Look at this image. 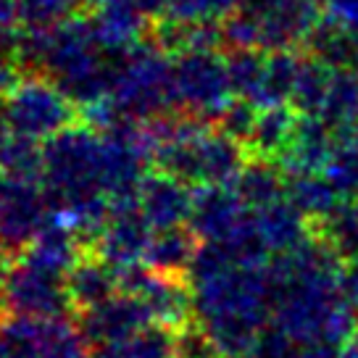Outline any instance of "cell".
<instances>
[{"label": "cell", "mask_w": 358, "mask_h": 358, "mask_svg": "<svg viewBox=\"0 0 358 358\" xmlns=\"http://www.w3.org/2000/svg\"><path fill=\"white\" fill-rule=\"evenodd\" d=\"M6 122L19 137H56L58 132L66 129L71 119V106L64 98L61 87H50L45 82L29 79L19 82L11 90L6 101Z\"/></svg>", "instance_id": "obj_2"}, {"label": "cell", "mask_w": 358, "mask_h": 358, "mask_svg": "<svg viewBox=\"0 0 358 358\" xmlns=\"http://www.w3.org/2000/svg\"><path fill=\"white\" fill-rule=\"evenodd\" d=\"M122 285L119 280V271H113L111 264L106 261H77L74 266L69 268L66 277V292L69 298L85 308H92L98 303L108 301L116 295V287Z\"/></svg>", "instance_id": "obj_10"}, {"label": "cell", "mask_w": 358, "mask_h": 358, "mask_svg": "<svg viewBox=\"0 0 358 358\" xmlns=\"http://www.w3.org/2000/svg\"><path fill=\"white\" fill-rule=\"evenodd\" d=\"M195 256H198L195 240H192V232H187L185 227L161 229L148 250L150 266L161 274H179L190 261H195Z\"/></svg>", "instance_id": "obj_11"}, {"label": "cell", "mask_w": 358, "mask_h": 358, "mask_svg": "<svg viewBox=\"0 0 358 358\" xmlns=\"http://www.w3.org/2000/svg\"><path fill=\"white\" fill-rule=\"evenodd\" d=\"M71 3L74 0H16L19 13H22L27 22L37 24V27L61 19L71 8Z\"/></svg>", "instance_id": "obj_14"}, {"label": "cell", "mask_w": 358, "mask_h": 358, "mask_svg": "<svg viewBox=\"0 0 358 358\" xmlns=\"http://www.w3.org/2000/svg\"><path fill=\"white\" fill-rule=\"evenodd\" d=\"M232 90L229 61H222L208 48L190 50L174 69V95L192 111L224 113L232 106Z\"/></svg>", "instance_id": "obj_3"}, {"label": "cell", "mask_w": 358, "mask_h": 358, "mask_svg": "<svg viewBox=\"0 0 358 358\" xmlns=\"http://www.w3.org/2000/svg\"><path fill=\"white\" fill-rule=\"evenodd\" d=\"M43 224V195L34 182H0V245L19 248L34 240Z\"/></svg>", "instance_id": "obj_7"}, {"label": "cell", "mask_w": 358, "mask_h": 358, "mask_svg": "<svg viewBox=\"0 0 358 358\" xmlns=\"http://www.w3.org/2000/svg\"><path fill=\"white\" fill-rule=\"evenodd\" d=\"M319 13V0H248V6L229 22L237 43L282 48L295 37L311 32Z\"/></svg>", "instance_id": "obj_1"}, {"label": "cell", "mask_w": 358, "mask_h": 358, "mask_svg": "<svg viewBox=\"0 0 358 358\" xmlns=\"http://www.w3.org/2000/svg\"><path fill=\"white\" fill-rule=\"evenodd\" d=\"M192 206L187 187L177 177H148L140 182V213L153 229L185 227L192 219Z\"/></svg>", "instance_id": "obj_9"}, {"label": "cell", "mask_w": 358, "mask_h": 358, "mask_svg": "<svg viewBox=\"0 0 358 358\" xmlns=\"http://www.w3.org/2000/svg\"><path fill=\"white\" fill-rule=\"evenodd\" d=\"M324 27L327 43L348 50L358 61V0H329Z\"/></svg>", "instance_id": "obj_12"}, {"label": "cell", "mask_w": 358, "mask_h": 358, "mask_svg": "<svg viewBox=\"0 0 358 358\" xmlns=\"http://www.w3.org/2000/svg\"><path fill=\"white\" fill-rule=\"evenodd\" d=\"M153 322V313L137 295H113L108 301L98 303L92 308H85V316L79 322L82 337L92 345H122L132 340L140 329H145Z\"/></svg>", "instance_id": "obj_6"}, {"label": "cell", "mask_w": 358, "mask_h": 358, "mask_svg": "<svg viewBox=\"0 0 358 358\" xmlns=\"http://www.w3.org/2000/svg\"><path fill=\"white\" fill-rule=\"evenodd\" d=\"M0 290H3V285H0Z\"/></svg>", "instance_id": "obj_15"}, {"label": "cell", "mask_w": 358, "mask_h": 358, "mask_svg": "<svg viewBox=\"0 0 358 358\" xmlns=\"http://www.w3.org/2000/svg\"><path fill=\"white\" fill-rule=\"evenodd\" d=\"M111 85L116 90L113 108H122L127 116H150L174 95V69H169L161 53L145 50V56L132 58Z\"/></svg>", "instance_id": "obj_4"}, {"label": "cell", "mask_w": 358, "mask_h": 358, "mask_svg": "<svg viewBox=\"0 0 358 358\" xmlns=\"http://www.w3.org/2000/svg\"><path fill=\"white\" fill-rule=\"evenodd\" d=\"M177 22L187 24H208L213 16L232 11L237 0H166Z\"/></svg>", "instance_id": "obj_13"}, {"label": "cell", "mask_w": 358, "mask_h": 358, "mask_svg": "<svg viewBox=\"0 0 358 358\" xmlns=\"http://www.w3.org/2000/svg\"><path fill=\"white\" fill-rule=\"evenodd\" d=\"M3 298L16 311V316H61V308L69 301L66 280L53 268L43 266L32 258H24L3 280Z\"/></svg>", "instance_id": "obj_5"}, {"label": "cell", "mask_w": 358, "mask_h": 358, "mask_svg": "<svg viewBox=\"0 0 358 358\" xmlns=\"http://www.w3.org/2000/svg\"><path fill=\"white\" fill-rule=\"evenodd\" d=\"M150 224L140 213V208H116L113 219L101 232V258L113 268H132L143 258H148L153 235Z\"/></svg>", "instance_id": "obj_8"}]
</instances>
